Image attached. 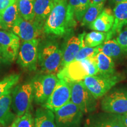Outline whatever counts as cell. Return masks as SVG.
<instances>
[{"label": "cell", "instance_id": "cell-32", "mask_svg": "<svg viewBox=\"0 0 127 127\" xmlns=\"http://www.w3.org/2000/svg\"><path fill=\"white\" fill-rule=\"evenodd\" d=\"M17 0H0V13L5 10L9 6L15 4Z\"/></svg>", "mask_w": 127, "mask_h": 127}, {"label": "cell", "instance_id": "cell-13", "mask_svg": "<svg viewBox=\"0 0 127 127\" xmlns=\"http://www.w3.org/2000/svg\"><path fill=\"white\" fill-rule=\"evenodd\" d=\"M11 31L24 41L38 38L42 34V32H44L43 29L39 28L33 21L25 20L21 16L12 27Z\"/></svg>", "mask_w": 127, "mask_h": 127}, {"label": "cell", "instance_id": "cell-1", "mask_svg": "<svg viewBox=\"0 0 127 127\" xmlns=\"http://www.w3.org/2000/svg\"><path fill=\"white\" fill-rule=\"evenodd\" d=\"M76 20L68 0H54V7L44 25L46 34L64 35L74 28Z\"/></svg>", "mask_w": 127, "mask_h": 127}, {"label": "cell", "instance_id": "cell-38", "mask_svg": "<svg viewBox=\"0 0 127 127\" xmlns=\"http://www.w3.org/2000/svg\"><path fill=\"white\" fill-rule=\"evenodd\" d=\"M1 61H3V60H2V58H1V55H0V63H1Z\"/></svg>", "mask_w": 127, "mask_h": 127}, {"label": "cell", "instance_id": "cell-28", "mask_svg": "<svg viewBox=\"0 0 127 127\" xmlns=\"http://www.w3.org/2000/svg\"><path fill=\"white\" fill-rule=\"evenodd\" d=\"M107 33L93 31L85 34L84 37V46L90 47H96L101 45L107 38Z\"/></svg>", "mask_w": 127, "mask_h": 127}, {"label": "cell", "instance_id": "cell-7", "mask_svg": "<svg viewBox=\"0 0 127 127\" xmlns=\"http://www.w3.org/2000/svg\"><path fill=\"white\" fill-rule=\"evenodd\" d=\"M120 81L118 75H92L87 77L82 81L95 99L104 96Z\"/></svg>", "mask_w": 127, "mask_h": 127}, {"label": "cell", "instance_id": "cell-17", "mask_svg": "<svg viewBox=\"0 0 127 127\" xmlns=\"http://www.w3.org/2000/svg\"><path fill=\"white\" fill-rule=\"evenodd\" d=\"M53 7L54 0H34L35 17L33 22L41 29H43L44 24Z\"/></svg>", "mask_w": 127, "mask_h": 127}, {"label": "cell", "instance_id": "cell-21", "mask_svg": "<svg viewBox=\"0 0 127 127\" xmlns=\"http://www.w3.org/2000/svg\"><path fill=\"white\" fill-rule=\"evenodd\" d=\"M35 127H57L54 112L41 107L36 110L34 117Z\"/></svg>", "mask_w": 127, "mask_h": 127}, {"label": "cell", "instance_id": "cell-26", "mask_svg": "<svg viewBox=\"0 0 127 127\" xmlns=\"http://www.w3.org/2000/svg\"><path fill=\"white\" fill-rule=\"evenodd\" d=\"M104 4H90L81 20L82 26H88L97 18L104 9Z\"/></svg>", "mask_w": 127, "mask_h": 127}, {"label": "cell", "instance_id": "cell-36", "mask_svg": "<svg viewBox=\"0 0 127 127\" xmlns=\"http://www.w3.org/2000/svg\"><path fill=\"white\" fill-rule=\"evenodd\" d=\"M0 127H12L11 125H8V126H1Z\"/></svg>", "mask_w": 127, "mask_h": 127}, {"label": "cell", "instance_id": "cell-18", "mask_svg": "<svg viewBox=\"0 0 127 127\" xmlns=\"http://www.w3.org/2000/svg\"><path fill=\"white\" fill-rule=\"evenodd\" d=\"M114 23L113 11L110 8H105L89 27L94 31L108 32L112 29Z\"/></svg>", "mask_w": 127, "mask_h": 127}, {"label": "cell", "instance_id": "cell-37", "mask_svg": "<svg viewBox=\"0 0 127 127\" xmlns=\"http://www.w3.org/2000/svg\"><path fill=\"white\" fill-rule=\"evenodd\" d=\"M0 29H3V27H2V25H1V23H0Z\"/></svg>", "mask_w": 127, "mask_h": 127}, {"label": "cell", "instance_id": "cell-29", "mask_svg": "<svg viewBox=\"0 0 127 127\" xmlns=\"http://www.w3.org/2000/svg\"><path fill=\"white\" fill-rule=\"evenodd\" d=\"M12 127H35L34 118L30 111L24 115L17 117L11 124Z\"/></svg>", "mask_w": 127, "mask_h": 127}, {"label": "cell", "instance_id": "cell-4", "mask_svg": "<svg viewBox=\"0 0 127 127\" xmlns=\"http://www.w3.org/2000/svg\"><path fill=\"white\" fill-rule=\"evenodd\" d=\"M12 91V110L17 117L24 115L32 107L34 94L31 81L17 85Z\"/></svg>", "mask_w": 127, "mask_h": 127}, {"label": "cell", "instance_id": "cell-27", "mask_svg": "<svg viewBox=\"0 0 127 127\" xmlns=\"http://www.w3.org/2000/svg\"><path fill=\"white\" fill-rule=\"evenodd\" d=\"M20 77V74L14 73L0 80V98L12 91V88L18 82Z\"/></svg>", "mask_w": 127, "mask_h": 127}, {"label": "cell", "instance_id": "cell-22", "mask_svg": "<svg viewBox=\"0 0 127 127\" xmlns=\"http://www.w3.org/2000/svg\"><path fill=\"white\" fill-rule=\"evenodd\" d=\"M20 17V14L15 2L0 13V23L3 29L11 30Z\"/></svg>", "mask_w": 127, "mask_h": 127}, {"label": "cell", "instance_id": "cell-23", "mask_svg": "<svg viewBox=\"0 0 127 127\" xmlns=\"http://www.w3.org/2000/svg\"><path fill=\"white\" fill-rule=\"evenodd\" d=\"M99 52H102L112 59H117L126 55L122 48L120 47L115 38H111L105 41L102 45L99 46Z\"/></svg>", "mask_w": 127, "mask_h": 127}, {"label": "cell", "instance_id": "cell-19", "mask_svg": "<svg viewBox=\"0 0 127 127\" xmlns=\"http://www.w3.org/2000/svg\"><path fill=\"white\" fill-rule=\"evenodd\" d=\"M12 92L0 98V125L8 126L11 125L17 118L15 114L12 112Z\"/></svg>", "mask_w": 127, "mask_h": 127}, {"label": "cell", "instance_id": "cell-14", "mask_svg": "<svg viewBox=\"0 0 127 127\" xmlns=\"http://www.w3.org/2000/svg\"><path fill=\"white\" fill-rule=\"evenodd\" d=\"M84 127H124L121 115L101 113L93 115L87 119Z\"/></svg>", "mask_w": 127, "mask_h": 127}, {"label": "cell", "instance_id": "cell-8", "mask_svg": "<svg viewBox=\"0 0 127 127\" xmlns=\"http://www.w3.org/2000/svg\"><path fill=\"white\" fill-rule=\"evenodd\" d=\"M101 109L105 112L119 115L127 112V89H116L106 94L101 101Z\"/></svg>", "mask_w": 127, "mask_h": 127}, {"label": "cell", "instance_id": "cell-3", "mask_svg": "<svg viewBox=\"0 0 127 127\" xmlns=\"http://www.w3.org/2000/svg\"><path fill=\"white\" fill-rule=\"evenodd\" d=\"M63 52L57 42L47 41L38 45V63L42 73L57 75L61 69Z\"/></svg>", "mask_w": 127, "mask_h": 127}, {"label": "cell", "instance_id": "cell-6", "mask_svg": "<svg viewBox=\"0 0 127 127\" xmlns=\"http://www.w3.org/2000/svg\"><path fill=\"white\" fill-rule=\"evenodd\" d=\"M69 85L71 102L75 104L84 114L93 112L96 109V99L86 88L83 81L70 82Z\"/></svg>", "mask_w": 127, "mask_h": 127}, {"label": "cell", "instance_id": "cell-11", "mask_svg": "<svg viewBox=\"0 0 127 127\" xmlns=\"http://www.w3.org/2000/svg\"><path fill=\"white\" fill-rule=\"evenodd\" d=\"M69 102H71L69 83L63 79H59L53 92L42 107L54 112Z\"/></svg>", "mask_w": 127, "mask_h": 127}, {"label": "cell", "instance_id": "cell-5", "mask_svg": "<svg viewBox=\"0 0 127 127\" xmlns=\"http://www.w3.org/2000/svg\"><path fill=\"white\" fill-rule=\"evenodd\" d=\"M58 81V78L54 74L43 73L35 76L31 80L35 102L43 105L53 92Z\"/></svg>", "mask_w": 127, "mask_h": 127}, {"label": "cell", "instance_id": "cell-15", "mask_svg": "<svg viewBox=\"0 0 127 127\" xmlns=\"http://www.w3.org/2000/svg\"><path fill=\"white\" fill-rule=\"evenodd\" d=\"M85 35V33L84 32L78 35L71 36L68 39L62 50V52H63V59L61 63L62 68L74 61L78 52L84 45V41Z\"/></svg>", "mask_w": 127, "mask_h": 127}, {"label": "cell", "instance_id": "cell-12", "mask_svg": "<svg viewBox=\"0 0 127 127\" xmlns=\"http://www.w3.org/2000/svg\"><path fill=\"white\" fill-rule=\"evenodd\" d=\"M20 48V38L12 32L0 30V55L4 62L16 60Z\"/></svg>", "mask_w": 127, "mask_h": 127}, {"label": "cell", "instance_id": "cell-30", "mask_svg": "<svg viewBox=\"0 0 127 127\" xmlns=\"http://www.w3.org/2000/svg\"><path fill=\"white\" fill-rule=\"evenodd\" d=\"M99 46L96 47L83 46V47L78 52L74 61H82L87 58L95 57L99 52Z\"/></svg>", "mask_w": 127, "mask_h": 127}, {"label": "cell", "instance_id": "cell-25", "mask_svg": "<svg viewBox=\"0 0 127 127\" xmlns=\"http://www.w3.org/2000/svg\"><path fill=\"white\" fill-rule=\"evenodd\" d=\"M68 4L75 20L80 22L90 5V0H68Z\"/></svg>", "mask_w": 127, "mask_h": 127}, {"label": "cell", "instance_id": "cell-31", "mask_svg": "<svg viewBox=\"0 0 127 127\" xmlns=\"http://www.w3.org/2000/svg\"><path fill=\"white\" fill-rule=\"evenodd\" d=\"M115 39L122 48L125 54L127 55V25L123 27V29L117 34Z\"/></svg>", "mask_w": 127, "mask_h": 127}, {"label": "cell", "instance_id": "cell-39", "mask_svg": "<svg viewBox=\"0 0 127 127\" xmlns=\"http://www.w3.org/2000/svg\"><path fill=\"white\" fill-rule=\"evenodd\" d=\"M1 125H0V127H1Z\"/></svg>", "mask_w": 127, "mask_h": 127}, {"label": "cell", "instance_id": "cell-10", "mask_svg": "<svg viewBox=\"0 0 127 127\" xmlns=\"http://www.w3.org/2000/svg\"><path fill=\"white\" fill-rule=\"evenodd\" d=\"M39 39L24 41L19 50L17 63L21 67L30 71H35L38 64Z\"/></svg>", "mask_w": 127, "mask_h": 127}, {"label": "cell", "instance_id": "cell-34", "mask_svg": "<svg viewBox=\"0 0 127 127\" xmlns=\"http://www.w3.org/2000/svg\"><path fill=\"white\" fill-rule=\"evenodd\" d=\"M107 0H90V4H105Z\"/></svg>", "mask_w": 127, "mask_h": 127}, {"label": "cell", "instance_id": "cell-33", "mask_svg": "<svg viewBox=\"0 0 127 127\" xmlns=\"http://www.w3.org/2000/svg\"><path fill=\"white\" fill-rule=\"evenodd\" d=\"M122 121L124 127H127V112L121 115Z\"/></svg>", "mask_w": 127, "mask_h": 127}, {"label": "cell", "instance_id": "cell-35", "mask_svg": "<svg viewBox=\"0 0 127 127\" xmlns=\"http://www.w3.org/2000/svg\"><path fill=\"white\" fill-rule=\"evenodd\" d=\"M124 1H127V0H111V2L112 4L117 5V4H119V3L124 2Z\"/></svg>", "mask_w": 127, "mask_h": 127}, {"label": "cell", "instance_id": "cell-16", "mask_svg": "<svg viewBox=\"0 0 127 127\" xmlns=\"http://www.w3.org/2000/svg\"><path fill=\"white\" fill-rule=\"evenodd\" d=\"M114 23L112 29L107 32L105 41L112 38L117 34L123 27L127 25V1L115 5L114 10Z\"/></svg>", "mask_w": 127, "mask_h": 127}, {"label": "cell", "instance_id": "cell-2", "mask_svg": "<svg viewBox=\"0 0 127 127\" xmlns=\"http://www.w3.org/2000/svg\"><path fill=\"white\" fill-rule=\"evenodd\" d=\"M98 74L95 56L82 61H73L62 68L57 76L58 79L70 83L82 81L87 77Z\"/></svg>", "mask_w": 127, "mask_h": 127}, {"label": "cell", "instance_id": "cell-20", "mask_svg": "<svg viewBox=\"0 0 127 127\" xmlns=\"http://www.w3.org/2000/svg\"><path fill=\"white\" fill-rule=\"evenodd\" d=\"M96 65L99 75L112 76L115 75V66L113 60L102 52L95 55Z\"/></svg>", "mask_w": 127, "mask_h": 127}, {"label": "cell", "instance_id": "cell-9", "mask_svg": "<svg viewBox=\"0 0 127 127\" xmlns=\"http://www.w3.org/2000/svg\"><path fill=\"white\" fill-rule=\"evenodd\" d=\"M84 113L71 102L54 112L57 127H80Z\"/></svg>", "mask_w": 127, "mask_h": 127}, {"label": "cell", "instance_id": "cell-24", "mask_svg": "<svg viewBox=\"0 0 127 127\" xmlns=\"http://www.w3.org/2000/svg\"><path fill=\"white\" fill-rule=\"evenodd\" d=\"M34 0H17L16 1L19 14L24 20L30 21L34 20Z\"/></svg>", "mask_w": 127, "mask_h": 127}]
</instances>
